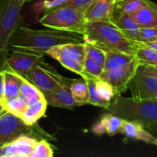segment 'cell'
<instances>
[{
	"instance_id": "8d00e7d4",
	"label": "cell",
	"mask_w": 157,
	"mask_h": 157,
	"mask_svg": "<svg viewBox=\"0 0 157 157\" xmlns=\"http://www.w3.org/2000/svg\"><path fill=\"white\" fill-rule=\"evenodd\" d=\"M142 42V41H140ZM143 44H144L145 45H147V47L153 49V50L157 51V40H153V41H144L142 42Z\"/></svg>"
},
{
	"instance_id": "9a60e30c",
	"label": "cell",
	"mask_w": 157,
	"mask_h": 157,
	"mask_svg": "<svg viewBox=\"0 0 157 157\" xmlns=\"http://www.w3.org/2000/svg\"><path fill=\"white\" fill-rule=\"evenodd\" d=\"M124 120L107 112L101 117L99 121L93 126L92 132L96 135L107 134L110 136L121 133Z\"/></svg>"
},
{
	"instance_id": "ab89813d",
	"label": "cell",
	"mask_w": 157,
	"mask_h": 157,
	"mask_svg": "<svg viewBox=\"0 0 157 157\" xmlns=\"http://www.w3.org/2000/svg\"><path fill=\"white\" fill-rule=\"evenodd\" d=\"M34 1V0H25V2H30Z\"/></svg>"
},
{
	"instance_id": "b9f144b4",
	"label": "cell",
	"mask_w": 157,
	"mask_h": 157,
	"mask_svg": "<svg viewBox=\"0 0 157 157\" xmlns=\"http://www.w3.org/2000/svg\"><path fill=\"white\" fill-rule=\"evenodd\" d=\"M94 1H95V0H94Z\"/></svg>"
},
{
	"instance_id": "e575fe53",
	"label": "cell",
	"mask_w": 157,
	"mask_h": 157,
	"mask_svg": "<svg viewBox=\"0 0 157 157\" xmlns=\"http://www.w3.org/2000/svg\"><path fill=\"white\" fill-rule=\"evenodd\" d=\"M67 0H43L42 9L44 12L52 10V9H58L64 6Z\"/></svg>"
},
{
	"instance_id": "60d3db41",
	"label": "cell",
	"mask_w": 157,
	"mask_h": 157,
	"mask_svg": "<svg viewBox=\"0 0 157 157\" xmlns=\"http://www.w3.org/2000/svg\"><path fill=\"white\" fill-rule=\"evenodd\" d=\"M2 98H0V104H1V103H2Z\"/></svg>"
},
{
	"instance_id": "7402d4cb",
	"label": "cell",
	"mask_w": 157,
	"mask_h": 157,
	"mask_svg": "<svg viewBox=\"0 0 157 157\" xmlns=\"http://www.w3.org/2000/svg\"><path fill=\"white\" fill-rule=\"evenodd\" d=\"M71 91L72 96L80 105L88 104V87L87 81L84 78L81 77V78L72 80L71 84Z\"/></svg>"
},
{
	"instance_id": "1f68e13d",
	"label": "cell",
	"mask_w": 157,
	"mask_h": 157,
	"mask_svg": "<svg viewBox=\"0 0 157 157\" xmlns=\"http://www.w3.org/2000/svg\"><path fill=\"white\" fill-rule=\"evenodd\" d=\"M85 55L86 56L90 58L104 67L106 52L102 49L99 48L93 44L85 43Z\"/></svg>"
},
{
	"instance_id": "8fae6325",
	"label": "cell",
	"mask_w": 157,
	"mask_h": 157,
	"mask_svg": "<svg viewBox=\"0 0 157 157\" xmlns=\"http://www.w3.org/2000/svg\"><path fill=\"white\" fill-rule=\"evenodd\" d=\"M72 80L64 77L62 81L55 88L43 93L48 105L67 109H73L81 106L75 101L71 91Z\"/></svg>"
},
{
	"instance_id": "836d02e7",
	"label": "cell",
	"mask_w": 157,
	"mask_h": 157,
	"mask_svg": "<svg viewBox=\"0 0 157 157\" xmlns=\"http://www.w3.org/2000/svg\"><path fill=\"white\" fill-rule=\"evenodd\" d=\"M93 2L94 0H67V2L61 7H71L84 12Z\"/></svg>"
},
{
	"instance_id": "44dd1931",
	"label": "cell",
	"mask_w": 157,
	"mask_h": 157,
	"mask_svg": "<svg viewBox=\"0 0 157 157\" xmlns=\"http://www.w3.org/2000/svg\"><path fill=\"white\" fill-rule=\"evenodd\" d=\"M18 75L20 80L19 94L24 97L29 104L35 102V101H38V100L44 98L42 92L40 91L35 85H33L32 83L29 82L23 76H21L20 75Z\"/></svg>"
},
{
	"instance_id": "d4e9b609",
	"label": "cell",
	"mask_w": 157,
	"mask_h": 157,
	"mask_svg": "<svg viewBox=\"0 0 157 157\" xmlns=\"http://www.w3.org/2000/svg\"><path fill=\"white\" fill-rule=\"evenodd\" d=\"M134 57L140 64L157 65V51L147 47L140 41H137Z\"/></svg>"
},
{
	"instance_id": "4316f807",
	"label": "cell",
	"mask_w": 157,
	"mask_h": 157,
	"mask_svg": "<svg viewBox=\"0 0 157 157\" xmlns=\"http://www.w3.org/2000/svg\"><path fill=\"white\" fill-rule=\"evenodd\" d=\"M151 2V0H115V7L132 15Z\"/></svg>"
},
{
	"instance_id": "30bf717a",
	"label": "cell",
	"mask_w": 157,
	"mask_h": 157,
	"mask_svg": "<svg viewBox=\"0 0 157 157\" xmlns=\"http://www.w3.org/2000/svg\"><path fill=\"white\" fill-rule=\"evenodd\" d=\"M22 76L42 94L55 88L64 79V77L58 74L55 68L47 69L41 66L34 67Z\"/></svg>"
},
{
	"instance_id": "f35d334b",
	"label": "cell",
	"mask_w": 157,
	"mask_h": 157,
	"mask_svg": "<svg viewBox=\"0 0 157 157\" xmlns=\"http://www.w3.org/2000/svg\"><path fill=\"white\" fill-rule=\"evenodd\" d=\"M0 157H2V147H0Z\"/></svg>"
},
{
	"instance_id": "d590c367",
	"label": "cell",
	"mask_w": 157,
	"mask_h": 157,
	"mask_svg": "<svg viewBox=\"0 0 157 157\" xmlns=\"http://www.w3.org/2000/svg\"><path fill=\"white\" fill-rule=\"evenodd\" d=\"M4 83H5V73L4 71H0V98H2L4 95Z\"/></svg>"
},
{
	"instance_id": "ffe728a7",
	"label": "cell",
	"mask_w": 157,
	"mask_h": 157,
	"mask_svg": "<svg viewBox=\"0 0 157 157\" xmlns=\"http://www.w3.org/2000/svg\"><path fill=\"white\" fill-rule=\"evenodd\" d=\"M135 59L134 55H129L124 52H107L104 70H113L120 68L130 64Z\"/></svg>"
},
{
	"instance_id": "2e32d148",
	"label": "cell",
	"mask_w": 157,
	"mask_h": 157,
	"mask_svg": "<svg viewBox=\"0 0 157 157\" xmlns=\"http://www.w3.org/2000/svg\"><path fill=\"white\" fill-rule=\"evenodd\" d=\"M121 133L132 140H140L147 144L157 146L156 136L138 123L124 120Z\"/></svg>"
},
{
	"instance_id": "7c38bea8",
	"label": "cell",
	"mask_w": 157,
	"mask_h": 157,
	"mask_svg": "<svg viewBox=\"0 0 157 157\" xmlns=\"http://www.w3.org/2000/svg\"><path fill=\"white\" fill-rule=\"evenodd\" d=\"M38 140L29 135H21L2 147V157H29Z\"/></svg>"
},
{
	"instance_id": "484cf974",
	"label": "cell",
	"mask_w": 157,
	"mask_h": 157,
	"mask_svg": "<svg viewBox=\"0 0 157 157\" xmlns=\"http://www.w3.org/2000/svg\"><path fill=\"white\" fill-rule=\"evenodd\" d=\"M59 48L72 57L74 59L77 60L79 62H84L85 58V42L84 43H67V44H60L58 45Z\"/></svg>"
},
{
	"instance_id": "d6a6232c",
	"label": "cell",
	"mask_w": 157,
	"mask_h": 157,
	"mask_svg": "<svg viewBox=\"0 0 157 157\" xmlns=\"http://www.w3.org/2000/svg\"><path fill=\"white\" fill-rule=\"evenodd\" d=\"M157 40V27H140L138 34V41Z\"/></svg>"
},
{
	"instance_id": "ac0fdd59",
	"label": "cell",
	"mask_w": 157,
	"mask_h": 157,
	"mask_svg": "<svg viewBox=\"0 0 157 157\" xmlns=\"http://www.w3.org/2000/svg\"><path fill=\"white\" fill-rule=\"evenodd\" d=\"M140 27H157V6L151 2L132 15Z\"/></svg>"
},
{
	"instance_id": "3957f363",
	"label": "cell",
	"mask_w": 157,
	"mask_h": 157,
	"mask_svg": "<svg viewBox=\"0 0 157 157\" xmlns=\"http://www.w3.org/2000/svg\"><path fill=\"white\" fill-rule=\"evenodd\" d=\"M107 112L127 121L141 124L156 136L157 133V101L139 100L122 95L115 96L105 108Z\"/></svg>"
},
{
	"instance_id": "6da1fadb",
	"label": "cell",
	"mask_w": 157,
	"mask_h": 157,
	"mask_svg": "<svg viewBox=\"0 0 157 157\" xmlns=\"http://www.w3.org/2000/svg\"><path fill=\"white\" fill-rule=\"evenodd\" d=\"M67 43H84L83 35L55 29H32L20 25L9 41L10 52L44 56L52 48Z\"/></svg>"
},
{
	"instance_id": "4dcf8cb0",
	"label": "cell",
	"mask_w": 157,
	"mask_h": 157,
	"mask_svg": "<svg viewBox=\"0 0 157 157\" xmlns=\"http://www.w3.org/2000/svg\"><path fill=\"white\" fill-rule=\"evenodd\" d=\"M95 84H96L97 90H98L100 97L104 101L110 104V101L115 97V93L113 87L105 81L100 79V78H97L95 80Z\"/></svg>"
},
{
	"instance_id": "74e56055",
	"label": "cell",
	"mask_w": 157,
	"mask_h": 157,
	"mask_svg": "<svg viewBox=\"0 0 157 157\" xmlns=\"http://www.w3.org/2000/svg\"><path fill=\"white\" fill-rule=\"evenodd\" d=\"M6 110H5L4 107H2V104H0V115H2L3 113H5V112H6Z\"/></svg>"
},
{
	"instance_id": "7a4b0ae2",
	"label": "cell",
	"mask_w": 157,
	"mask_h": 157,
	"mask_svg": "<svg viewBox=\"0 0 157 157\" xmlns=\"http://www.w3.org/2000/svg\"><path fill=\"white\" fill-rule=\"evenodd\" d=\"M84 42L107 52H124L134 55L137 41L131 40L110 21H87Z\"/></svg>"
},
{
	"instance_id": "5bb4252c",
	"label": "cell",
	"mask_w": 157,
	"mask_h": 157,
	"mask_svg": "<svg viewBox=\"0 0 157 157\" xmlns=\"http://www.w3.org/2000/svg\"><path fill=\"white\" fill-rule=\"evenodd\" d=\"M110 22L117 26L129 38L138 41V34L140 27L135 21L131 15L115 7Z\"/></svg>"
},
{
	"instance_id": "5b68a950",
	"label": "cell",
	"mask_w": 157,
	"mask_h": 157,
	"mask_svg": "<svg viewBox=\"0 0 157 157\" xmlns=\"http://www.w3.org/2000/svg\"><path fill=\"white\" fill-rule=\"evenodd\" d=\"M39 22L48 29L81 35L84 34L87 24L84 12L71 7H61L45 12Z\"/></svg>"
},
{
	"instance_id": "f546056e",
	"label": "cell",
	"mask_w": 157,
	"mask_h": 157,
	"mask_svg": "<svg viewBox=\"0 0 157 157\" xmlns=\"http://www.w3.org/2000/svg\"><path fill=\"white\" fill-rule=\"evenodd\" d=\"M54 150L46 140H39L34 147L29 157H52Z\"/></svg>"
},
{
	"instance_id": "4fadbf2b",
	"label": "cell",
	"mask_w": 157,
	"mask_h": 157,
	"mask_svg": "<svg viewBox=\"0 0 157 157\" xmlns=\"http://www.w3.org/2000/svg\"><path fill=\"white\" fill-rule=\"evenodd\" d=\"M115 0H95L84 12L87 21H110Z\"/></svg>"
},
{
	"instance_id": "9c48e42d",
	"label": "cell",
	"mask_w": 157,
	"mask_h": 157,
	"mask_svg": "<svg viewBox=\"0 0 157 157\" xmlns=\"http://www.w3.org/2000/svg\"><path fill=\"white\" fill-rule=\"evenodd\" d=\"M137 64L138 61L135 58L132 62L124 67L113 70H104L98 78L105 81L113 87L115 96H120L128 90L129 84Z\"/></svg>"
},
{
	"instance_id": "d6986e66",
	"label": "cell",
	"mask_w": 157,
	"mask_h": 157,
	"mask_svg": "<svg viewBox=\"0 0 157 157\" xmlns=\"http://www.w3.org/2000/svg\"><path fill=\"white\" fill-rule=\"evenodd\" d=\"M47 107V101L44 98L29 104L24 113L21 117V120L27 125H33L36 124L38 120L44 116Z\"/></svg>"
},
{
	"instance_id": "603a6c76",
	"label": "cell",
	"mask_w": 157,
	"mask_h": 157,
	"mask_svg": "<svg viewBox=\"0 0 157 157\" xmlns=\"http://www.w3.org/2000/svg\"><path fill=\"white\" fill-rule=\"evenodd\" d=\"M1 104L6 111L12 113L18 117H21L24 113L25 110L27 108L29 103L24 97L19 94L14 98L3 100Z\"/></svg>"
},
{
	"instance_id": "cb8c5ba5",
	"label": "cell",
	"mask_w": 157,
	"mask_h": 157,
	"mask_svg": "<svg viewBox=\"0 0 157 157\" xmlns=\"http://www.w3.org/2000/svg\"><path fill=\"white\" fill-rule=\"evenodd\" d=\"M4 73L5 83L3 100L9 99L19 95L20 80L18 75L9 71H4Z\"/></svg>"
},
{
	"instance_id": "f1b7e54d",
	"label": "cell",
	"mask_w": 157,
	"mask_h": 157,
	"mask_svg": "<svg viewBox=\"0 0 157 157\" xmlns=\"http://www.w3.org/2000/svg\"><path fill=\"white\" fill-rule=\"evenodd\" d=\"M85 79V78H84ZM87 81V87H88V94L89 100L88 104L91 105L96 106V107H101V108L105 109L110 104L104 101L102 98L100 97L98 90L96 88V84H95V80L93 78H87L85 79Z\"/></svg>"
},
{
	"instance_id": "277c9868",
	"label": "cell",
	"mask_w": 157,
	"mask_h": 157,
	"mask_svg": "<svg viewBox=\"0 0 157 157\" xmlns=\"http://www.w3.org/2000/svg\"><path fill=\"white\" fill-rule=\"evenodd\" d=\"M25 0L0 1V71H2L10 54L9 41L20 25L21 10Z\"/></svg>"
},
{
	"instance_id": "52a82bcc",
	"label": "cell",
	"mask_w": 157,
	"mask_h": 157,
	"mask_svg": "<svg viewBox=\"0 0 157 157\" xmlns=\"http://www.w3.org/2000/svg\"><path fill=\"white\" fill-rule=\"evenodd\" d=\"M128 89L136 99L157 101V65L138 63Z\"/></svg>"
},
{
	"instance_id": "83f0119b",
	"label": "cell",
	"mask_w": 157,
	"mask_h": 157,
	"mask_svg": "<svg viewBox=\"0 0 157 157\" xmlns=\"http://www.w3.org/2000/svg\"><path fill=\"white\" fill-rule=\"evenodd\" d=\"M83 70H84L83 78L85 79H87V78L97 79L99 78L104 71V67L85 55L84 62H83Z\"/></svg>"
},
{
	"instance_id": "ba28073f",
	"label": "cell",
	"mask_w": 157,
	"mask_h": 157,
	"mask_svg": "<svg viewBox=\"0 0 157 157\" xmlns=\"http://www.w3.org/2000/svg\"><path fill=\"white\" fill-rule=\"evenodd\" d=\"M6 60L2 71H9L18 75H24L29 71L36 66H41L47 69H55L53 66L48 64L44 56L12 51Z\"/></svg>"
},
{
	"instance_id": "e0dca14e",
	"label": "cell",
	"mask_w": 157,
	"mask_h": 157,
	"mask_svg": "<svg viewBox=\"0 0 157 157\" xmlns=\"http://www.w3.org/2000/svg\"><path fill=\"white\" fill-rule=\"evenodd\" d=\"M46 55H49L52 58L58 61L64 67L72 72H75L81 77H84L83 64L77 60L74 59L72 57L63 52L59 48L58 45L52 48L47 52Z\"/></svg>"
},
{
	"instance_id": "8992f818",
	"label": "cell",
	"mask_w": 157,
	"mask_h": 157,
	"mask_svg": "<svg viewBox=\"0 0 157 157\" xmlns=\"http://www.w3.org/2000/svg\"><path fill=\"white\" fill-rule=\"evenodd\" d=\"M21 135H29L39 140H55L36 124L27 125L21 117L6 111L0 115V147L9 144Z\"/></svg>"
}]
</instances>
